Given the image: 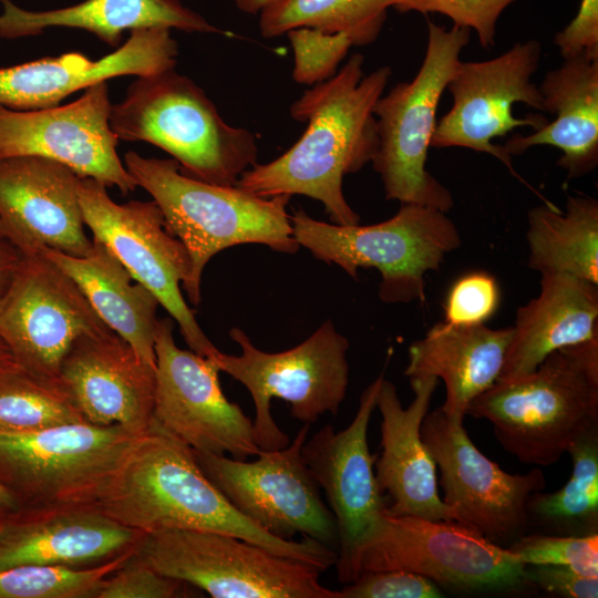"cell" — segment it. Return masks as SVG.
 Here are the masks:
<instances>
[{
  "label": "cell",
  "instance_id": "1",
  "mask_svg": "<svg viewBox=\"0 0 598 598\" xmlns=\"http://www.w3.org/2000/svg\"><path fill=\"white\" fill-rule=\"evenodd\" d=\"M363 62L354 53L339 72L306 90L290 106L292 118L307 123L301 137L276 159L244 172L235 185L260 197L308 196L322 203L333 224L358 225L342 182L378 151L373 107L392 74L385 65L364 75Z\"/></svg>",
  "mask_w": 598,
  "mask_h": 598
},
{
  "label": "cell",
  "instance_id": "2",
  "mask_svg": "<svg viewBox=\"0 0 598 598\" xmlns=\"http://www.w3.org/2000/svg\"><path fill=\"white\" fill-rule=\"evenodd\" d=\"M145 534L192 529L231 535L324 571L338 553L313 538L276 537L245 517L207 478L194 451L154 423L141 434L93 503Z\"/></svg>",
  "mask_w": 598,
  "mask_h": 598
},
{
  "label": "cell",
  "instance_id": "3",
  "mask_svg": "<svg viewBox=\"0 0 598 598\" xmlns=\"http://www.w3.org/2000/svg\"><path fill=\"white\" fill-rule=\"evenodd\" d=\"M124 164L188 252L190 275L182 288L193 305L202 299L203 271L217 252L243 244L286 254L300 248L286 210L288 195L260 197L236 185L206 183L184 174L175 159L144 157L134 151L125 153Z\"/></svg>",
  "mask_w": 598,
  "mask_h": 598
},
{
  "label": "cell",
  "instance_id": "4",
  "mask_svg": "<svg viewBox=\"0 0 598 598\" xmlns=\"http://www.w3.org/2000/svg\"><path fill=\"white\" fill-rule=\"evenodd\" d=\"M467 414L489 421L502 447L522 463L555 464L598 425V337L551 352L526 375L496 381Z\"/></svg>",
  "mask_w": 598,
  "mask_h": 598
},
{
  "label": "cell",
  "instance_id": "5",
  "mask_svg": "<svg viewBox=\"0 0 598 598\" xmlns=\"http://www.w3.org/2000/svg\"><path fill=\"white\" fill-rule=\"evenodd\" d=\"M109 122L120 141L153 144L206 183L235 185L257 164L256 136L227 124L203 89L174 69L137 76L111 105Z\"/></svg>",
  "mask_w": 598,
  "mask_h": 598
},
{
  "label": "cell",
  "instance_id": "6",
  "mask_svg": "<svg viewBox=\"0 0 598 598\" xmlns=\"http://www.w3.org/2000/svg\"><path fill=\"white\" fill-rule=\"evenodd\" d=\"M289 218L299 246L317 259L339 266L353 278L359 268L378 269L379 297L388 303L424 302L426 272L439 270L462 243L446 213L412 204H402L390 219L368 226L320 221L302 208Z\"/></svg>",
  "mask_w": 598,
  "mask_h": 598
},
{
  "label": "cell",
  "instance_id": "7",
  "mask_svg": "<svg viewBox=\"0 0 598 598\" xmlns=\"http://www.w3.org/2000/svg\"><path fill=\"white\" fill-rule=\"evenodd\" d=\"M423 62L410 82H401L377 101L373 114L379 136L372 159L385 198L447 213L454 206L451 190L426 169L436 127L440 100L470 41V29L447 30L427 23Z\"/></svg>",
  "mask_w": 598,
  "mask_h": 598
},
{
  "label": "cell",
  "instance_id": "8",
  "mask_svg": "<svg viewBox=\"0 0 598 598\" xmlns=\"http://www.w3.org/2000/svg\"><path fill=\"white\" fill-rule=\"evenodd\" d=\"M229 337L239 344L240 354L217 350L209 359L249 391L255 405L254 434L260 450H279L290 442L272 417L270 403L275 398L286 401L291 416L303 424L311 425L324 413L337 415L349 383V341L330 320L300 344L281 352L258 349L237 327Z\"/></svg>",
  "mask_w": 598,
  "mask_h": 598
},
{
  "label": "cell",
  "instance_id": "9",
  "mask_svg": "<svg viewBox=\"0 0 598 598\" xmlns=\"http://www.w3.org/2000/svg\"><path fill=\"white\" fill-rule=\"evenodd\" d=\"M136 553L159 574L214 598H340L322 570L245 539L213 532L167 529L145 534Z\"/></svg>",
  "mask_w": 598,
  "mask_h": 598
},
{
  "label": "cell",
  "instance_id": "10",
  "mask_svg": "<svg viewBox=\"0 0 598 598\" xmlns=\"http://www.w3.org/2000/svg\"><path fill=\"white\" fill-rule=\"evenodd\" d=\"M141 434L89 422L0 431V483L20 507L93 504Z\"/></svg>",
  "mask_w": 598,
  "mask_h": 598
},
{
  "label": "cell",
  "instance_id": "11",
  "mask_svg": "<svg viewBox=\"0 0 598 598\" xmlns=\"http://www.w3.org/2000/svg\"><path fill=\"white\" fill-rule=\"evenodd\" d=\"M525 564L473 528L417 516L381 517L357 556L364 571L402 569L457 589L514 590L527 586Z\"/></svg>",
  "mask_w": 598,
  "mask_h": 598
},
{
  "label": "cell",
  "instance_id": "12",
  "mask_svg": "<svg viewBox=\"0 0 598 598\" xmlns=\"http://www.w3.org/2000/svg\"><path fill=\"white\" fill-rule=\"evenodd\" d=\"M78 193L85 227L93 238L104 244L131 276L157 298L192 351L213 357L218 349L182 295L190 275L188 252L167 229L157 204L153 199L117 204L105 185L89 177H81Z\"/></svg>",
  "mask_w": 598,
  "mask_h": 598
},
{
  "label": "cell",
  "instance_id": "13",
  "mask_svg": "<svg viewBox=\"0 0 598 598\" xmlns=\"http://www.w3.org/2000/svg\"><path fill=\"white\" fill-rule=\"evenodd\" d=\"M309 430L303 424L287 446L260 450L252 462L193 451L207 478L249 520L282 539L301 534L332 546L334 518L301 452Z\"/></svg>",
  "mask_w": 598,
  "mask_h": 598
},
{
  "label": "cell",
  "instance_id": "14",
  "mask_svg": "<svg viewBox=\"0 0 598 598\" xmlns=\"http://www.w3.org/2000/svg\"><path fill=\"white\" fill-rule=\"evenodd\" d=\"M21 254L0 303V338L24 372L62 382L61 362L72 343L109 327L75 281L40 248Z\"/></svg>",
  "mask_w": 598,
  "mask_h": 598
},
{
  "label": "cell",
  "instance_id": "15",
  "mask_svg": "<svg viewBox=\"0 0 598 598\" xmlns=\"http://www.w3.org/2000/svg\"><path fill=\"white\" fill-rule=\"evenodd\" d=\"M540 56L539 41L528 40L515 43L494 59L460 61L446 86L453 105L437 122L431 146L463 147L489 154L523 181L513 167L512 157L492 141L516 127L529 126L536 131L548 123L542 114L523 118L513 115L516 103L543 111L542 94L532 82Z\"/></svg>",
  "mask_w": 598,
  "mask_h": 598
},
{
  "label": "cell",
  "instance_id": "16",
  "mask_svg": "<svg viewBox=\"0 0 598 598\" xmlns=\"http://www.w3.org/2000/svg\"><path fill=\"white\" fill-rule=\"evenodd\" d=\"M421 437L440 471L442 499L458 523L503 547L527 533L528 501L546 485L540 468L505 472L474 445L463 422L448 419L440 408L425 415Z\"/></svg>",
  "mask_w": 598,
  "mask_h": 598
},
{
  "label": "cell",
  "instance_id": "17",
  "mask_svg": "<svg viewBox=\"0 0 598 598\" xmlns=\"http://www.w3.org/2000/svg\"><path fill=\"white\" fill-rule=\"evenodd\" d=\"M173 330L172 318L158 319L152 423L197 452L257 456L252 421L223 393L215 362L178 348Z\"/></svg>",
  "mask_w": 598,
  "mask_h": 598
},
{
  "label": "cell",
  "instance_id": "18",
  "mask_svg": "<svg viewBox=\"0 0 598 598\" xmlns=\"http://www.w3.org/2000/svg\"><path fill=\"white\" fill-rule=\"evenodd\" d=\"M383 378L381 373L363 391L355 416L344 430L326 424L307 437L301 450L334 518L339 545L336 568L343 585L358 578V553L388 509L368 445V427Z\"/></svg>",
  "mask_w": 598,
  "mask_h": 598
},
{
  "label": "cell",
  "instance_id": "19",
  "mask_svg": "<svg viewBox=\"0 0 598 598\" xmlns=\"http://www.w3.org/2000/svg\"><path fill=\"white\" fill-rule=\"evenodd\" d=\"M111 105L106 82L65 105L12 110L0 104V159L49 158L80 177L117 187L123 195L132 193L137 185L117 153L120 140L109 122Z\"/></svg>",
  "mask_w": 598,
  "mask_h": 598
},
{
  "label": "cell",
  "instance_id": "20",
  "mask_svg": "<svg viewBox=\"0 0 598 598\" xmlns=\"http://www.w3.org/2000/svg\"><path fill=\"white\" fill-rule=\"evenodd\" d=\"M81 177L40 156L0 159V230L20 252L48 247L84 256L93 241L84 230Z\"/></svg>",
  "mask_w": 598,
  "mask_h": 598
},
{
  "label": "cell",
  "instance_id": "21",
  "mask_svg": "<svg viewBox=\"0 0 598 598\" xmlns=\"http://www.w3.org/2000/svg\"><path fill=\"white\" fill-rule=\"evenodd\" d=\"M144 535L107 517L94 504L20 507L0 527V568L94 567L136 550Z\"/></svg>",
  "mask_w": 598,
  "mask_h": 598
},
{
  "label": "cell",
  "instance_id": "22",
  "mask_svg": "<svg viewBox=\"0 0 598 598\" xmlns=\"http://www.w3.org/2000/svg\"><path fill=\"white\" fill-rule=\"evenodd\" d=\"M177 56L171 29H136L121 47L97 60L68 52L0 68V104L12 110L56 106L71 94L113 78L173 70Z\"/></svg>",
  "mask_w": 598,
  "mask_h": 598
},
{
  "label": "cell",
  "instance_id": "23",
  "mask_svg": "<svg viewBox=\"0 0 598 598\" xmlns=\"http://www.w3.org/2000/svg\"><path fill=\"white\" fill-rule=\"evenodd\" d=\"M155 370L107 328L72 343L60 378L89 423L144 433L153 421Z\"/></svg>",
  "mask_w": 598,
  "mask_h": 598
},
{
  "label": "cell",
  "instance_id": "24",
  "mask_svg": "<svg viewBox=\"0 0 598 598\" xmlns=\"http://www.w3.org/2000/svg\"><path fill=\"white\" fill-rule=\"evenodd\" d=\"M410 383L414 398L408 408H403L394 384L384 378L378 393L382 452L374 462L375 477L392 499L388 513L458 523L455 511L440 497L436 463L421 437L439 379L414 378Z\"/></svg>",
  "mask_w": 598,
  "mask_h": 598
},
{
  "label": "cell",
  "instance_id": "25",
  "mask_svg": "<svg viewBox=\"0 0 598 598\" xmlns=\"http://www.w3.org/2000/svg\"><path fill=\"white\" fill-rule=\"evenodd\" d=\"M538 89L543 111L555 120L532 134L512 135L504 150L512 157L549 145L561 151L557 165L568 178L588 175L598 165V54L564 59L546 73Z\"/></svg>",
  "mask_w": 598,
  "mask_h": 598
},
{
  "label": "cell",
  "instance_id": "26",
  "mask_svg": "<svg viewBox=\"0 0 598 598\" xmlns=\"http://www.w3.org/2000/svg\"><path fill=\"white\" fill-rule=\"evenodd\" d=\"M540 276L539 293L516 312L497 381L526 375L551 352L598 337V285L567 274Z\"/></svg>",
  "mask_w": 598,
  "mask_h": 598
},
{
  "label": "cell",
  "instance_id": "27",
  "mask_svg": "<svg viewBox=\"0 0 598 598\" xmlns=\"http://www.w3.org/2000/svg\"><path fill=\"white\" fill-rule=\"evenodd\" d=\"M512 334V327L439 322L410 346L404 374L442 379L446 396L440 409L463 422L471 402L499 378Z\"/></svg>",
  "mask_w": 598,
  "mask_h": 598
},
{
  "label": "cell",
  "instance_id": "28",
  "mask_svg": "<svg viewBox=\"0 0 598 598\" xmlns=\"http://www.w3.org/2000/svg\"><path fill=\"white\" fill-rule=\"evenodd\" d=\"M0 2V38L7 40L37 35L52 27L89 31L111 47L120 44L124 31L144 28L231 35L179 0H85L75 6L39 12L21 9L11 0Z\"/></svg>",
  "mask_w": 598,
  "mask_h": 598
},
{
  "label": "cell",
  "instance_id": "29",
  "mask_svg": "<svg viewBox=\"0 0 598 598\" xmlns=\"http://www.w3.org/2000/svg\"><path fill=\"white\" fill-rule=\"evenodd\" d=\"M92 241L84 256L39 248L75 281L99 318L143 361L156 367L154 342L161 306L157 298L131 276L104 244L95 238Z\"/></svg>",
  "mask_w": 598,
  "mask_h": 598
},
{
  "label": "cell",
  "instance_id": "30",
  "mask_svg": "<svg viewBox=\"0 0 598 598\" xmlns=\"http://www.w3.org/2000/svg\"><path fill=\"white\" fill-rule=\"evenodd\" d=\"M527 265L544 274H567L598 285V202L569 195L565 210L553 203L527 215Z\"/></svg>",
  "mask_w": 598,
  "mask_h": 598
},
{
  "label": "cell",
  "instance_id": "31",
  "mask_svg": "<svg viewBox=\"0 0 598 598\" xmlns=\"http://www.w3.org/2000/svg\"><path fill=\"white\" fill-rule=\"evenodd\" d=\"M573 472L553 493L536 492L527 504L529 525L538 523L555 535L598 533V425L584 432L567 448Z\"/></svg>",
  "mask_w": 598,
  "mask_h": 598
},
{
  "label": "cell",
  "instance_id": "32",
  "mask_svg": "<svg viewBox=\"0 0 598 598\" xmlns=\"http://www.w3.org/2000/svg\"><path fill=\"white\" fill-rule=\"evenodd\" d=\"M400 0H274L259 13L265 38L310 28L327 34L343 33L353 45H365L379 37L389 8Z\"/></svg>",
  "mask_w": 598,
  "mask_h": 598
},
{
  "label": "cell",
  "instance_id": "33",
  "mask_svg": "<svg viewBox=\"0 0 598 598\" xmlns=\"http://www.w3.org/2000/svg\"><path fill=\"white\" fill-rule=\"evenodd\" d=\"M87 422L63 382L23 370L0 378V431L31 432Z\"/></svg>",
  "mask_w": 598,
  "mask_h": 598
},
{
  "label": "cell",
  "instance_id": "34",
  "mask_svg": "<svg viewBox=\"0 0 598 598\" xmlns=\"http://www.w3.org/2000/svg\"><path fill=\"white\" fill-rule=\"evenodd\" d=\"M133 553L87 568L49 565L0 568V598H95L102 580Z\"/></svg>",
  "mask_w": 598,
  "mask_h": 598
},
{
  "label": "cell",
  "instance_id": "35",
  "mask_svg": "<svg viewBox=\"0 0 598 598\" xmlns=\"http://www.w3.org/2000/svg\"><path fill=\"white\" fill-rule=\"evenodd\" d=\"M506 548L525 565L565 566L582 576L598 577V533L525 534Z\"/></svg>",
  "mask_w": 598,
  "mask_h": 598
},
{
  "label": "cell",
  "instance_id": "36",
  "mask_svg": "<svg viewBox=\"0 0 598 598\" xmlns=\"http://www.w3.org/2000/svg\"><path fill=\"white\" fill-rule=\"evenodd\" d=\"M287 35L295 55L292 78L297 83L311 86L334 75L353 45L343 33L327 34L310 28L292 29Z\"/></svg>",
  "mask_w": 598,
  "mask_h": 598
},
{
  "label": "cell",
  "instance_id": "37",
  "mask_svg": "<svg viewBox=\"0 0 598 598\" xmlns=\"http://www.w3.org/2000/svg\"><path fill=\"white\" fill-rule=\"evenodd\" d=\"M516 0H400L393 8L400 13H441L454 25L475 30L483 49L495 43L496 24L502 12Z\"/></svg>",
  "mask_w": 598,
  "mask_h": 598
},
{
  "label": "cell",
  "instance_id": "38",
  "mask_svg": "<svg viewBox=\"0 0 598 598\" xmlns=\"http://www.w3.org/2000/svg\"><path fill=\"white\" fill-rule=\"evenodd\" d=\"M185 582L164 576L135 550L126 561L106 576L95 598H173L186 596Z\"/></svg>",
  "mask_w": 598,
  "mask_h": 598
},
{
  "label": "cell",
  "instance_id": "39",
  "mask_svg": "<svg viewBox=\"0 0 598 598\" xmlns=\"http://www.w3.org/2000/svg\"><path fill=\"white\" fill-rule=\"evenodd\" d=\"M499 288L495 278L485 271L460 277L450 288L445 303V322L451 324L485 323L497 310Z\"/></svg>",
  "mask_w": 598,
  "mask_h": 598
},
{
  "label": "cell",
  "instance_id": "40",
  "mask_svg": "<svg viewBox=\"0 0 598 598\" xmlns=\"http://www.w3.org/2000/svg\"><path fill=\"white\" fill-rule=\"evenodd\" d=\"M340 598H441L436 584L416 573L389 569L364 571L338 590Z\"/></svg>",
  "mask_w": 598,
  "mask_h": 598
},
{
  "label": "cell",
  "instance_id": "41",
  "mask_svg": "<svg viewBox=\"0 0 598 598\" xmlns=\"http://www.w3.org/2000/svg\"><path fill=\"white\" fill-rule=\"evenodd\" d=\"M525 580L527 586L561 597H598V577H586L565 566L526 565Z\"/></svg>",
  "mask_w": 598,
  "mask_h": 598
},
{
  "label": "cell",
  "instance_id": "42",
  "mask_svg": "<svg viewBox=\"0 0 598 598\" xmlns=\"http://www.w3.org/2000/svg\"><path fill=\"white\" fill-rule=\"evenodd\" d=\"M563 59L598 54V0H581L576 17L554 38Z\"/></svg>",
  "mask_w": 598,
  "mask_h": 598
},
{
  "label": "cell",
  "instance_id": "43",
  "mask_svg": "<svg viewBox=\"0 0 598 598\" xmlns=\"http://www.w3.org/2000/svg\"><path fill=\"white\" fill-rule=\"evenodd\" d=\"M20 250L6 238H0V303L9 290L21 260Z\"/></svg>",
  "mask_w": 598,
  "mask_h": 598
},
{
  "label": "cell",
  "instance_id": "44",
  "mask_svg": "<svg viewBox=\"0 0 598 598\" xmlns=\"http://www.w3.org/2000/svg\"><path fill=\"white\" fill-rule=\"evenodd\" d=\"M19 370L22 369L17 363L9 347L0 338V378Z\"/></svg>",
  "mask_w": 598,
  "mask_h": 598
},
{
  "label": "cell",
  "instance_id": "45",
  "mask_svg": "<svg viewBox=\"0 0 598 598\" xmlns=\"http://www.w3.org/2000/svg\"><path fill=\"white\" fill-rule=\"evenodd\" d=\"M236 7L248 14L259 13L266 6L274 0H234Z\"/></svg>",
  "mask_w": 598,
  "mask_h": 598
},
{
  "label": "cell",
  "instance_id": "46",
  "mask_svg": "<svg viewBox=\"0 0 598 598\" xmlns=\"http://www.w3.org/2000/svg\"><path fill=\"white\" fill-rule=\"evenodd\" d=\"M20 508L14 495L0 483V511L14 512Z\"/></svg>",
  "mask_w": 598,
  "mask_h": 598
},
{
  "label": "cell",
  "instance_id": "47",
  "mask_svg": "<svg viewBox=\"0 0 598 598\" xmlns=\"http://www.w3.org/2000/svg\"><path fill=\"white\" fill-rule=\"evenodd\" d=\"M10 512H3V511H0V527L3 525V523L6 522L7 519V516Z\"/></svg>",
  "mask_w": 598,
  "mask_h": 598
},
{
  "label": "cell",
  "instance_id": "48",
  "mask_svg": "<svg viewBox=\"0 0 598 598\" xmlns=\"http://www.w3.org/2000/svg\"><path fill=\"white\" fill-rule=\"evenodd\" d=\"M0 238H4L3 235H2V233H1V230H0Z\"/></svg>",
  "mask_w": 598,
  "mask_h": 598
}]
</instances>
